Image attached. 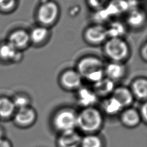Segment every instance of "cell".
<instances>
[{
    "instance_id": "52a82bcc",
    "label": "cell",
    "mask_w": 147,
    "mask_h": 147,
    "mask_svg": "<svg viewBox=\"0 0 147 147\" xmlns=\"http://www.w3.org/2000/svg\"><path fill=\"white\" fill-rule=\"evenodd\" d=\"M83 37L84 41L90 45H103L108 39L106 26L95 23L91 24L84 29Z\"/></svg>"
},
{
    "instance_id": "9a60e30c",
    "label": "cell",
    "mask_w": 147,
    "mask_h": 147,
    "mask_svg": "<svg viewBox=\"0 0 147 147\" xmlns=\"http://www.w3.org/2000/svg\"><path fill=\"white\" fill-rule=\"evenodd\" d=\"M76 92V101L82 109L95 106L98 98L91 88L82 86Z\"/></svg>"
},
{
    "instance_id": "5bb4252c",
    "label": "cell",
    "mask_w": 147,
    "mask_h": 147,
    "mask_svg": "<svg viewBox=\"0 0 147 147\" xmlns=\"http://www.w3.org/2000/svg\"><path fill=\"white\" fill-rule=\"evenodd\" d=\"M29 33L30 44L38 47L47 42L51 37V32L49 28L38 25L34 27Z\"/></svg>"
},
{
    "instance_id": "e0dca14e",
    "label": "cell",
    "mask_w": 147,
    "mask_h": 147,
    "mask_svg": "<svg viewBox=\"0 0 147 147\" xmlns=\"http://www.w3.org/2000/svg\"><path fill=\"white\" fill-rule=\"evenodd\" d=\"M111 95L119 103L123 109L131 106L134 100L129 87L125 86H115Z\"/></svg>"
},
{
    "instance_id": "603a6c76",
    "label": "cell",
    "mask_w": 147,
    "mask_h": 147,
    "mask_svg": "<svg viewBox=\"0 0 147 147\" xmlns=\"http://www.w3.org/2000/svg\"><path fill=\"white\" fill-rule=\"evenodd\" d=\"M16 108L11 99L6 96H0V118L7 119L12 118Z\"/></svg>"
},
{
    "instance_id": "f1b7e54d",
    "label": "cell",
    "mask_w": 147,
    "mask_h": 147,
    "mask_svg": "<svg viewBox=\"0 0 147 147\" xmlns=\"http://www.w3.org/2000/svg\"><path fill=\"white\" fill-rule=\"evenodd\" d=\"M142 122L145 124L147 122V104L146 101L142 102L141 105H140V108L138 109Z\"/></svg>"
},
{
    "instance_id": "2e32d148",
    "label": "cell",
    "mask_w": 147,
    "mask_h": 147,
    "mask_svg": "<svg viewBox=\"0 0 147 147\" xmlns=\"http://www.w3.org/2000/svg\"><path fill=\"white\" fill-rule=\"evenodd\" d=\"M115 87V83L106 77L92 84L91 89L97 97L103 99L110 96Z\"/></svg>"
},
{
    "instance_id": "ac0fdd59",
    "label": "cell",
    "mask_w": 147,
    "mask_h": 147,
    "mask_svg": "<svg viewBox=\"0 0 147 147\" xmlns=\"http://www.w3.org/2000/svg\"><path fill=\"white\" fill-rule=\"evenodd\" d=\"M129 88L134 99L141 102L146 101L147 79L146 77L140 76L134 79L130 83Z\"/></svg>"
},
{
    "instance_id": "cb8c5ba5",
    "label": "cell",
    "mask_w": 147,
    "mask_h": 147,
    "mask_svg": "<svg viewBox=\"0 0 147 147\" xmlns=\"http://www.w3.org/2000/svg\"><path fill=\"white\" fill-rule=\"evenodd\" d=\"M80 147H105V142L99 133L84 134L82 137Z\"/></svg>"
},
{
    "instance_id": "4316f807",
    "label": "cell",
    "mask_w": 147,
    "mask_h": 147,
    "mask_svg": "<svg viewBox=\"0 0 147 147\" xmlns=\"http://www.w3.org/2000/svg\"><path fill=\"white\" fill-rule=\"evenodd\" d=\"M18 0H0V13L9 14L17 7Z\"/></svg>"
},
{
    "instance_id": "6da1fadb",
    "label": "cell",
    "mask_w": 147,
    "mask_h": 147,
    "mask_svg": "<svg viewBox=\"0 0 147 147\" xmlns=\"http://www.w3.org/2000/svg\"><path fill=\"white\" fill-rule=\"evenodd\" d=\"M104 114L95 106L82 108L78 111L76 130L84 134L99 133L104 125Z\"/></svg>"
},
{
    "instance_id": "4fadbf2b",
    "label": "cell",
    "mask_w": 147,
    "mask_h": 147,
    "mask_svg": "<svg viewBox=\"0 0 147 147\" xmlns=\"http://www.w3.org/2000/svg\"><path fill=\"white\" fill-rule=\"evenodd\" d=\"M22 51H18L6 41L0 43V61L17 63L22 59Z\"/></svg>"
},
{
    "instance_id": "484cf974",
    "label": "cell",
    "mask_w": 147,
    "mask_h": 147,
    "mask_svg": "<svg viewBox=\"0 0 147 147\" xmlns=\"http://www.w3.org/2000/svg\"><path fill=\"white\" fill-rule=\"evenodd\" d=\"M111 18V16L105 7L95 11L94 15V19L95 21V24L104 25L103 24L109 21Z\"/></svg>"
},
{
    "instance_id": "d6986e66",
    "label": "cell",
    "mask_w": 147,
    "mask_h": 147,
    "mask_svg": "<svg viewBox=\"0 0 147 147\" xmlns=\"http://www.w3.org/2000/svg\"><path fill=\"white\" fill-rule=\"evenodd\" d=\"M126 24L133 29H139L144 26L146 22V14L142 9L135 7L128 11Z\"/></svg>"
},
{
    "instance_id": "4dcf8cb0",
    "label": "cell",
    "mask_w": 147,
    "mask_h": 147,
    "mask_svg": "<svg viewBox=\"0 0 147 147\" xmlns=\"http://www.w3.org/2000/svg\"><path fill=\"white\" fill-rule=\"evenodd\" d=\"M0 147H13L11 142L7 138H3L0 139Z\"/></svg>"
},
{
    "instance_id": "8992f818",
    "label": "cell",
    "mask_w": 147,
    "mask_h": 147,
    "mask_svg": "<svg viewBox=\"0 0 147 147\" xmlns=\"http://www.w3.org/2000/svg\"><path fill=\"white\" fill-rule=\"evenodd\" d=\"M83 80L82 77L75 68L63 70L58 78L60 86L67 91H76L82 86Z\"/></svg>"
},
{
    "instance_id": "7402d4cb",
    "label": "cell",
    "mask_w": 147,
    "mask_h": 147,
    "mask_svg": "<svg viewBox=\"0 0 147 147\" xmlns=\"http://www.w3.org/2000/svg\"><path fill=\"white\" fill-rule=\"evenodd\" d=\"M106 28L108 38H123L127 30L126 23L119 20L110 22Z\"/></svg>"
},
{
    "instance_id": "ba28073f",
    "label": "cell",
    "mask_w": 147,
    "mask_h": 147,
    "mask_svg": "<svg viewBox=\"0 0 147 147\" xmlns=\"http://www.w3.org/2000/svg\"><path fill=\"white\" fill-rule=\"evenodd\" d=\"M12 118L16 126L21 128H28L36 122L37 113L34 107L29 106L16 109Z\"/></svg>"
},
{
    "instance_id": "ffe728a7",
    "label": "cell",
    "mask_w": 147,
    "mask_h": 147,
    "mask_svg": "<svg viewBox=\"0 0 147 147\" xmlns=\"http://www.w3.org/2000/svg\"><path fill=\"white\" fill-rule=\"evenodd\" d=\"M123 109L119 103L111 95L104 98L102 102L100 110L103 114L108 116L119 115Z\"/></svg>"
},
{
    "instance_id": "f546056e",
    "label": "cell",
    "mask_w": 147,
    "mask_h": 147,
    "mask_svg": "<svg viewBox=\"0 0 147 147\" xmlns=\"http://www.w3.org/2000/svg\"><path fill=\"white\" fill-rule=\"evenodd\" d=\"M140 55L141 59L146 62L147 60V44L146 42L145 41L141 46L140 48Z\"/></svg>"
},
{
    "instance_id": "277c9868",
    "label": "cell",
    "mask_w": 147,
    "mask_h": 147,
    "mask_svg": "<svg viewBox=\"0 0 147 147\" xmlns=\"http://www.w3.org/2000/svg\"><path fill=\"white\" fill-rule=\"evenodd\" d=\"M77 114L78 111L72 107L59 108L51 117V125L59 133L76 129Z\"/></svg>"
},
{
    "instance_id": "1f68e13d",
    "label": "cell",
    "mask_w": 147,
    "mask_h": 147,
    "mask_svg": "<svg viewBox=\"0 0 147 147\" xmlns=\"http://www.w3.org/2000/svg\"><path fill=\"white\" fill-rule=\"evenodd\" d=\"M4 135H5V130L2 126H0V139L4 138Z\"/></svg>"
},
{
    "instance_id": "7a4b0ae2",
    "label": "cell",
    "mask_w": 147,
    "mask_h": 147,
    "mask_svg": "<svg viewBox=\"0 0 147 147\" xmlns=\"http://www.w3.org/2000/svg\"><path fill=\"white\" fill-rule=\"evenodd\" d=\"M105 63L98 56L87 55L79 59L76 65V69L83 79L96 83L105 77Z\"/></svg>"
},
{
    "instance_id": "7c38bea8",
    "label": "cell",
    "mask_w": 147,
    "mask_h": 147,
    "mask_svg": "<svg viewBox=\"0 0 147 147\" xmlns=\"http://www.w3.org/2000/svg\"><path fill=\"white\" fill-rule=\"evenodd\" d=\"M119 117L121 123L128 129L135 128L142 122L138 109L131 106L123 109Z\"/></svg>"
},
{
    "instance_id": "83f0119b",
    "label": "cell",
    "mask_w": 147,
    "mask_h": 147,
    "mask_svg": "<svg viewBox=\"0 0 147 147\" xmlns=\"http://www.w3.org/2000/svg\"><path fill=\"white\" fill-rule=\"evenodd\" d=\"M88 5L93 10H97L105 6L107 0H86Z\"/></svg>"
},
{
    "instance_id": "8fae6325",
    "label": "cell",
    "mask_w": 147,
    "mask_h": 147,
    "mask_svg": "<svg viewBox=\"0 0 147 147\" xmlns=\"http://www.w3.org/2000/svg\"><path fill=\"white\" fill-rule=\"evenodd\" d=\"M104 72L105 77L115 83L125 78L127 73V68L125 63L110 61L105 64Z\"/></svg>"
},
{
    "instance_id": "9c48e42d",
    "label": "cell",
    "mask_w": 147,
    "mask_h": 147,
    "mask_svg": "<svg viewBox=\"0 0 147 147\" xmlns=\"http://www.w3.org/2000/svg\"><path fill=\"white\" fill-rule=\"evenodd\" d=\"M6 41L15 49L22 52L31 45L29 32L21 28L12 30L8 34Z\"/></svg>"
},
{
    "instance_id": "d4e9b609",
    "label": "cell",
    "mask_w": 147,
    "mask_h": 147,
    "mask_svg": "<svg viewBox=\"0 0 147 147\" xmlns=\"http://www.w3.org/2000/svg\"><path fill=\"white\" fill-rule=\"evenodd\" d=\"M11 99L16 109L32 106L30 96L25 92H19L15 94Z\"/></svg>"
},
{
    "instance_id": "5b68a950",
    "label": "cell",
    "mask_w": 147,
    "mask_h": 147,
    "mask_svg": "<svg viewBox=\"0 0 147 147\" xmlns=\"http://www.w3.org/2000/svg\"><path fill=\"white\" fill-rule=\"evenodd\" d=\"M60 15L59 4L53 0H45L36 10V19L39 25L50 28L57 22Z\"/></svg>"
},
{
    "instance_id": "3957f363",
    "label": "cell",
    "mask_w": 147,
    "mask_h": 147,
    "mask_svg": "<svg viewBox=\"0 0 147 147\" xmlns=\"http://www.w3.org/2000/svg\"><path fill=\"white\" fill-rule=\"evenodd\" d=\"M103 45V52L110 61L125 63L130 56V45L124 38H108Z\"/></svg>"
},
{
    "instance_id": "30bf717a",
    "label": "cell",
    "mask_w": 147,
    "mask_h": 147,
    "mask_svg": "<svg viewBox=\"0 0 147 147\" xmlns=\"http://www.w3.org/2000/svg\"><path fill=\"white\" fill-rule=\"evenodd\" d=\"M82 135L76 129L59 133L56 140L57 147H80Z\"/></svg>"
},
{
    "instance_id": "44dd1931",
    "label": "cell",
    "mask_w": 147,
    "mask_h": 147,
    "mask_svg": "<svg viewBox=\"0 0 147 147\" xmlns=\"http://www.w3.org/2000/svg\"><path fill=\"white\" fill-rule=\"evenodd\" d=\"M105 7L111 17L128 12L131 9L130 3L127 0H111Z\"/></svg>"
}]
</instances>
